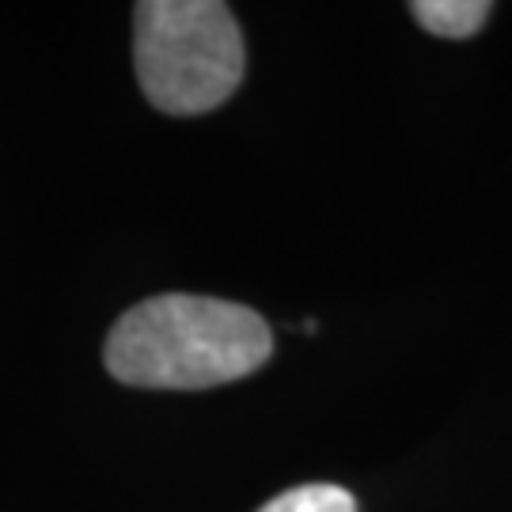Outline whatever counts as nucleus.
<instances>
[{
  "mask_svg": "<svg viewBox=\"0 0 512 512\" xmlns=\"http://www.w3.org/2000/svg\"><path fill=\"white\" fill-rule=\"evenodd\" d=\"M270 353L274 334L258 311L220 296L164 293L114 323L103 365L129 387L202 391L251 376Z\"/></svg>",
  "mask_w": 512,
  "mask_h": 512,
  "instance_id": "f257e3e1",
  "label": "nucleus"
},
{
  "mask_svg": "<svg viewBox=\"0 0 512 512\" xmlns=\"http://www.w3.org/2000/svg\"><path fill=\"white\" fill-rule=\"evenodd\" d=\"M133 65L148 103L164 114H205L243 80V35L217 0H145L133 8Z\"/></svg>",
  "mask_w": 512,
  "mask_h": 512,
  "instance_id": "f03ea898",
  "label": "nucleus"
},
{
  "mask_svg": "<svg viewBox=\"0 0 512 512\" xmlns=\"http://www.w3.org/2000/svg\"><path fill=\"white\" fill-rule=\"evenodd\" d=\"M494 8L486 0H414L410 16L440 38H471Z\"/></svg>",
  "mask_w": 512,
  "mask_h": 512,
  "instance_id": "7ed1b4c3",
  "label": "nucleus"
},
{
  "mask_svg": "<svg viewBox=\"0 0 512 512\" xmlns=\"http://www.w3.org/2000/svg\"><path fill=\"white\" fill-rule=\"evenodd\" d=\"M258 512H357V501L342 486L308 482V486H296V490L277 494L274 501H266Z\"/></svg>",
  "mask_w": 512,
  "mask_h": 512,
  "instance_id": "20e7f679",
  "label": "nucleus"
}]
</instances>
